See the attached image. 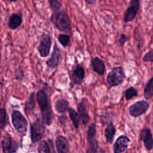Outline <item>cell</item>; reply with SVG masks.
<instances>
[{"mask_svg":"<svg viewBox=\"0 0 153 153\" xmlns=\"http://www.w3.org/2000/svg\"><path fill=\"white\" fill-rule=\"evenodd\" d=\"M50 20L54 26L59 31L69 33L71 30V23L68 13L63 10L52 13Z\"/></svg>","mask_w":153,"mask_h":153,"instance_id":"1","label":"cell"},{"mask_svg":"<svg viewBox=\"0 0 153 153\" xmlns=\"http://www.w3.org/2000/svg\"><path fill=\"white\" fill-rule=\"evenodd\" d=\"M36 100L41 110L43 121L46 125H50L51 123V110L46 93L43 90L37 92Z\"/></svg>","mask_w":153,"mask_h":153,"instance_id":"2","label":"cell"},{"mask_svg":"<svg viewBox=\"0 0 153 153\" xmlns=\"http://www.w3.org/2000/svg\"><path fill=\"white\" fill-rule=\"evenodd\" d=\"M126 78L124 68L122 66H116L112 69L106 77V81L109 87H115L121 84Z\"/></svg>","mask_w":153,"mask_h":153,"instance_id":"3","label":"cell"},{"mask_svg":"<svg viewBox=\"0 0 153 153\" xmlns=\"http://www.w3.org/2000/svg\"><path fill=\"white\" fill-rule=\"evenodd\" d=\"M51 44V38L49 35L43 33L41 35L38 46V50L41 57H46L49 55Z\"/></svg>","mask_w":153,"mask_h":153,"instance_id":"4","label":"cell"},{"mask_svg":"<svg viewBox=\"0 0 153 153\" xmlns=\"http://www.w3.org/2000/svg\"><path fill=\"white\" fill-rule=\"evenodd\" d=\"M12 123L15 128L20 133L25 134L27 130V121L23 115L17 111H14L11 115Z\"/></svg>","mask_w":153,"mask_h":153,"instance_id":"5","label":"cell"},{"mask_svg":"<svg viewBox=\"0 0 153 153\" xmlns=\"http://www.w3.org/2000/svg\"><path fill=\"white\" fill-rule=\"evenodd\" d=\"M149 107V104L145 100H139L131 105L128 108L129 114L133 117H138L145 114Z\"/></svg>","mask_w":153,"mask_h":153,"instance_id":"6","label":"cell"},{"mask_svg":"<svg viewBox=\"0 0 153 153\" xmlns=\"http://www.w3.org/2000/svg\"><path fill=\"white\" fill-rule=\"evenodd\" d=\"M139 0H130L129 5L126 9L124 15L123 20L125 23L132 22L135 19L139 9Z\"/></svg>","mask_w":153,"mask_h":153,"instance_id":"7","label":"cell"},{"mask_svg":"<svg viewBox=\"0 0 153 153\" xmlns=\"http://www.w3.org/2000/svg\"><path fill=\"white\" fill-rule=\"evenodd\" d=\"M96 125L94 123L90 124L87 129V139L89 145V149L97 152L98 151V142L96 139Z\"/></svg>","mask_w":153,"mask_h":153,"instance_id":"8","label":"cell"},{"mask_svg":"<svg viewBox=\"0 0 153 153\" xmlns=\"http://www.w3.org/2000/svg\"><path fill=\"white\" fill-rule=\"evenodd\" d=\"M85 69L79 64H77L71 72L69 77L74 84H81L85 77Z\"/></svg>","mask_w":153,"mask_h":153,"instance_id":"9","label":"cell"},{"mask_svg":"<svg viewBox=\"0 0 153 153\" xmlns=\"http://www.w3.org/2000/svg\"><path fill=\"white\" fill-rule=\"evenodd\" d=\"M44 133L43 126L41 124V121L37 119L35 122H33L30 126V134L31 139L33 142H36L39 140Z\"/></svg>","mask_w":153,"mask_h":153,"instance_id":"10","label":"cell"},{"mask_svg":"<svg viewBox=\"0 0 153 153\" xmlns=\"http://www.w3.org/2000/svg\"><path fill=\"white\" fill-rule=\"evenodd\" d=\"M130 140L129 138L125 136L121 135L119 136L113 145L114 153H123L128 148Z\"/></svg>","mask_w":153,"mask_h":153,"instance_id":"11","label":"cell"},{"mask_svg":"<svg viewBox=\"0 0 153 153\" xmlns=\"http://www.w3.org/2000/svg\"><path fill=\"white\" fill-rule=\"evenodd\" d=\"M139 137L147 151H151L153 148V137L149 128H143L140 131Z\"/></svg>","mask_w":153,"mask_h":153,"instance_id":"12","label":"cell"},{"mask_svg":"<svg viewBox=\"0 0 153 153\" xmlns=\"http://www.w3.org/2000/svg\"><path fill=\"white\" fill-rule=\"evenodd\" d=\"M1 145L4 153H14L18 148L17 143L9 135L4 137Z\"/></svg>","mask_w":153,"mask_h":153,"instance_id":"13","label":"cell"},{"mask_svg":"<svg viewBox=\"0 0 153 153\" xmlns=\"http://www.w3.org/2000/svg\"><path fill=\"white\" fill-rule=\"evenodd\" d=\"M60 56V50L58 48V47L56 45H55L53 48V50L51 53L50 58H49L45 62L47 66L51 69H54L57 67L59 64Z\"/></svg>","mask_w":153,"mask_h":153,"instance_id":"14","label":"cell"},{"mask_svg":"<svg viewBox=\"0 0 153 153\" xmlns=\"http://www.w3.org/2000/svg\"><path fill=\"white\" fill-rule=\"evenodd\" d=\"M77 110L82 124L86 125L90 121V117L87 112L84 99H82V100L78 103L77 105Z\"/></svg>","mask_w":153,"mask_h":153,"instance_id":"15","label":"cell"},{"mask_svg":"<svg viewBox=\"0 0 153 153\" xmlns=\"http://www.w3.org/2000/svg\"><path fill=\"white\" fill-rule=\"evenodd\" d=\"M91 66L93 71L99 75L104 74L106 66L104 62L98 57H92L91 59Z\"/></svg>","mask_w":153,"mask_h":153,"instance_id":"16","label":"cell"},{"mask_svg":"<svg viewBox=\"0 0 153 153\" xmlns=\"http://www.w3.org/2000/svg\"><path fill=\"white\" fill-rule=\"evenodd\" d=\"M56 145L57 153H68L69 143L66 137L59 136L56 140Z\"/></svg>","mask_w":153,"mask_h":153,"instance_id":"17","label":"cell"},{"mask_svg":"<svg viewBox=\"0 0 153 153\" xmlns=\"http://www.w3.org/2000/svg\"><path fill=\"white\" fill-rule=\"evenodd\" d=\"M22 23V16L20 13L12 14L8 21V26L11 30H16L20 27Z\"/></svg>","mask_w":153,"mask_h":153,"instance_id":"18","label":"cell"},{"mask_svg":"<svg viewBox=\"0 0 153 153\" xmlns=\"http://www.w3.org/2000/svg\"><path fill=\"white\" fill-rule=\"evenodd\" d=\"M116 133V128L112 123H109L104 131V135L106 139V141L109 143L111 144L114 140V136Z\"/></svg>","mask_w":153,"mask_h":153,"instance_id":"19","label":"cell"},{"mask_svg":"<svg viewBox=\"0 0 153 153\" xmlns=\"http://www.w3.org/2000/svg\"><path fill=\"white\" fill-rule=\"evenodd\" d=\"M143 96L146 100L153 97V77H151L146 83L143 90Z\"/></svg>","mask_w":153,"mask_h":153,"instance_id":"20","label":"cell"},{"mask_svg":"<svg viewBox=\"0 0 153 153\" xmlns=\"http://www.w3.org/2000/svg\"><path fill=\"white\" fill-rule=\"evenodd\" d=\"M55 108L59 113L65 112L69 108V102L65 99H60L56 101Z\"/></svg>","mask_w":153,"mask_h":153,"instance_id":"21","label":"cell"},{"mask_svg":"<svg viewBox=\"0 0 153 153\" xmlns=\"http://www.w3.org/2000/svg\"><path fill=\"white\" fill-rule=\"evenodd\" d=\"M68 110L69 114V117L73 123L74 126L75 128H78L79 126L80 121V117L78 113L72 108H69Z\"/></svg>","mask_w":153,"mask_h":153,"instance_id":"22","label":"cell"},{"mask_svg":"<svg viewBox=\"0 0 153 153\" xmlns=\"http://www.w3.org/2000/svg\"><path fill=\"white\" fill-rule=\"evenodd\" d=\"M124 96L126 100H130L134 97H136L137 96V91L133 87H130L126 90Z\"/></svg>","mask_w":153,"mask_h":153,"instance_id":"23","label":"cell"},{"mask_svg":"<svg viewBox=\"0 0 153 153\" xmlns=\"http://www.w3.org/2000/svg\"><path fill=\"white\" fill-rule=\"evenodd\" d=\"M57 39L59 42V43L63 47H66L68 45V44L70 42V37L69 35L65 34V33H62L59 34V36H57Z\"/></svg>","mask_w":153,"mask_h":153,"instance_id":"24","label":"cell"},{"mask_svg":"<svg viewBox=\"0 0 153 153\" xmlns=\"http://www.w3.org/2000/svg\"><path fill=\"white\" fill-rule=\"evenodd\" d=\"M48 2L50 8L53 11L60 10L62 5V0H48Z\"/></svg>","mask_w":153,"mask_h":153,"instance_id":"25","label":"cell"},{"mask_svg":"<svg viewBox=\"0 0 153 153\" xmlns=\"http://www.w3.org/2000/svg\"><path fill=\"white\" fill-rule=\"evenodd\" d=\"M7 124V115L5 109H0V128H4Z\"/></svg>","mask_w":153,"mask_h":153,"instance_id":"26","label":"cell"},{"mask_svg":"<svg viewBox=\"0 0 153 153\" xmlns=\"http://www.w3.org/2000/svg\"><path fill=\"white\" fill-rule=\"evenodd\" d=\"M35 107V93H32L26 103V111H31Z\"/></svg>","mask_w":153,"mask_h":153,"instance_id":"27","label":"cell"},{"mask_svg":"<svg viewBox=\"0 0 153 153\" xmlns=\"http://www.w3.org/2000/svg\"><path fill=\"white\" fill-rule=\"evenodd\" d=\"M39 153H51L50 147L45 141H42L39 143L38 147Z\"/></svg>","mask_w":153,"mask_h":153,"instance_id":"28","label":"cell"},{"mask_svg":"<svg viewBox=\"0 0 153 153\" xmlns=\"http://www.w3.org/2000/svg\"><path fill=\"white\" fill-rule=\"evenodd\" d=\"M143 61L144 62H153V49L145 54L143 57Z\"/></svg>","mask_w":153,"mask_h":153,"instance_id":"29","label":"cell"},{"mask_svg":"<svg viewBox=\"0 0 153 153\" xmlns=\"http://www.w3.org/2000/svg\"><path fill=\"white\" fill-rule=\"evenodd\" d=\"M127 41V37L125 34H121L120 38L118 40V43L121 45L123 46L126 42Z\"/></svg>","mask_w":153,"mask_h":153,"instance_id":"30","label":"cell"},{"mask_svg":"<svg viewBox=\"0 0 153 153\" xmlns=\"http://www.w3.org/2000/svg\"><path fill=\"white\" fill-rule=\"evenodd\" d=\"M24 73L22 69H18L15 72V77L18 80H22L23 78Z\"/></svg>","mask_w":153,"mask_h":153,"instance_id":"31","label":"cell"},{"mask_svg":"<svg viewBox=\"0 0 153 153\" xmlns=\"http://www.w3.org/2000/svg\"><path fill=\"white\" fill-rule=\"evenodd\" d=\"M84 2L88 5H93L96 2V0H84Z\"/></svg>","mask_w":153,"mask_h":153,"instance_id":"32","label":"cell"},{"mask_svg":"<svg viewBox=\"0 0 153 153\" xmlns=\"http://www.w3.org/2000/svg\"><path fill=\"white\" fill-rule=\"evenodd\" d=\"M86 153H97V152H94V151H91V150H90V149H89L88 148V149H87Z\"/></svg>","mask_w":153,"mask_h":153,"instance_id":"33","label":"cell"},{"mask_svg":"<svg viewBox=\"0 0 153 153\" xmlns=\"http://www.w3.org/2000/svg\"><path fill=\"white\" fill-rule=\"evenodd\" d=\"M9 2H16V1H17V0H8Z\"/></svg>","mask_w":153,"mask_h":153,"instance_id":"34","label":"cell"},{"mask_svg":"<svg viewBox=\"0 0 153 153\" xmlns=\"http://www.w3.org/2000/svg\"><path fill=\"white\" fill-rule=\"evenodd\" d=\"M1 51H0V60H1Z\"/></svg>","mask_w":153,"mask_h":153,"instance_id":"35","label":"cell"}]
</instances>
